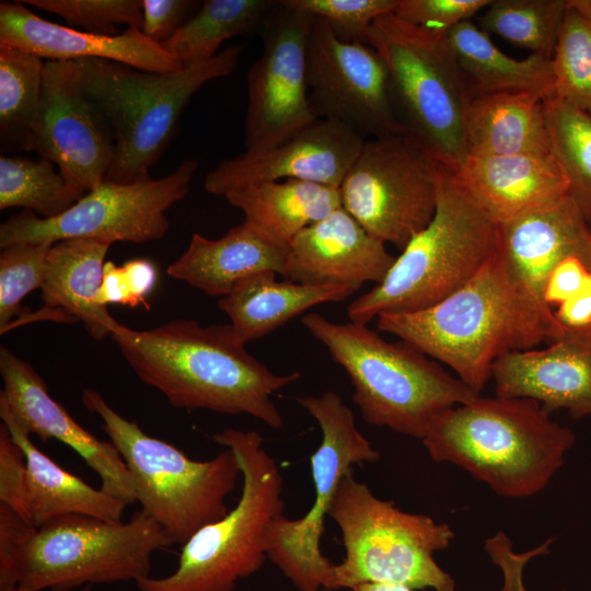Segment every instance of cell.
Masks as SVG:
<instances>
[{
    "label": "cell",
    "instance_id": "cell-47",
    "mask_svg": "<svg viewBox=\"0 0 591 591\" xmlns=\"http://www.w3.org/2000/svg\"><path fill=\"white\" fill-rule=\"evenodd\" d=\"M567 8L591 21V0H567Z\"/></svg>",
    "mask_w": 591,
    "mask_h": 591
},
{
    "label": "cell",
    "instance_id": "cell-34",
    "mask_svg": "<svg viewBox=\"0 0 591 591\" xmlns=\"http://www.w3.org/2000/svg\"><path fill=\"white\" fill-rule=\"evenodd\" d=\"M85 193L72 186L45 158L0 157V209L22 207L43 219L56 218Z\"/></svg>",
    "mask_w": 591,
    "mask_h": 591
},
{
    "label": "cell",
    "instance_id": "cell-25",
    "mask_svg": "<svg viewBox=\"0 0 591 591\" xmlns=\"http://www.w3.org/2000/svg\"><path fill=\"white\" fill-rule=\"evenodd\" d=\"M111 245L94 239H67L54 243L40 288L45 309L56 321H80L96 340L112 335L120 324L107 306L99 303L104 259Z\"/></svg>",
    "mask_w": 591,
    "mask_h": 591
},
{
    "label": "cell",
    "instance_id": "cell-9",
    "mask_svg": "<svg viewBox=\"0 0 591 591\" xmlns=\"http://www.w3.org/2000/svg\"><path fill=\"white\" fill-rule=\"evenodd\" d=\"M82 403L102 419L103 430L131 475L141 511L174 544H185L201 528L228 513L227 497L241 475L230 449L211 460H192L173 444L147 434L136 421L124 418L97 391L84 389Z\"/></svg>",
    "mask_w": 591,
    "mask_h": 591
},
{
    "label": "cell",
    "instance_id": "cell-8",
    "mask_svg": "<svg viewBox=\"0 0 591 591\" xmlns=\"http://www.w3.org/2000/svg\"><path fill=\"white\" fill-rule=\"evenodd\" d=\"M352 472L341 478L328 512L341 532L345 557L332 565L324 589L384 583L455 591L454 579L433 558L450 546L452 529L378 498Z\"/></svg>",
    "mask_w": 591,
    "mask_h": 591
},
{
    "label": "cell",
    "instance_id": "cell-40",
    "mask_svg": "<svg viewBox=\"0 0 591 591\" xmlns=\"http://www.w3.org/2000/svg\"><path fill=\"white\" fill-rule=\"evenodd\" d=\"M293 9L327 22L348 40L363 38L372 23L395 11L398 0H283Z\"/></svg>",
    "mask_w": 591,
    "mask_h": 591
},
{
    "label": "cell",
    "instance_id": "cell-5",
    "mask_svg": "<svg viewBox=\"0 0 591 591\" xmlns=\"http://www.w3.org/2000/svg\"><path fill=\"white\" fill-rule=\"evenodd\" d=\"M242 51V45H229L207 61L164 73L106 59L76 60L80 86L115 139L106 179L126 184L150 176L192 97L232 73Z\"/></svg>",
    "mask_w": 591,
    "mask_h": 591
},
{
    "label": "cell",
    "instance_id": "cell-20",
    "mask_svg": "<svg viewBox=\"0 0 591 591\" xmlns=\"http://www.w3.org/2000/svg\"><path fill=\"white\" fill-rule=\"evenodd\" d=\"M0 44L24 49L48 60L99 58L163 73L185 68L140 28L128 27L117 35L79 32L32 13L20 1L0 3Z\"/></svg>",
    "mask_w": 591,
    "mask_h": 591
},
{
    "label": "cell",
    "instance_id": "cell-10",
    "mask_svg": "<svg viewBox=\"0 0 591 591\" xmlns=\"http://www.w3.org/2000/svg\"><path fill=\"white\" fill-rule=\"evenodd\" d=\"M363 42L386 65L404 125L443 166L456 172L467 158L464 121L472 95L444 35L392 12L372 23Z\"/></svg>",
    "mask_w": 591,
    "mask_h": 591
},
{
    "label": "cell",
    "instance_id": "cell-4",
    "mask_svg": "<svg viewBox=\"0 0 591 591\" xmlns=\"http://www.w3.org/2000/svg\"><path fill=\"white\" fill-rule=\"evenodd\" d=\"M301 323L345 370L352 402L370 425L422 439L442 413L480 396L420 350L390 343L366 324L312 312Z\"/></svg>",
    "mask_w": 591,
    "mask_h": 591
},
{
    "label": "cell",
    "instance_id": "cell-30",
    "mask_svg": "<svg viewBox=\"0 0 591 591\" xmlns=\"http://www.w3.org/2000/svg\"><path fill=\"white\" fill-rule=\"evenodd\" d=\"M223 197L244 213V221L285 246L341 207L337 188L300 179L246 185Z\"/></svg>",
    "mask_w": 591,
    "mask_h": 591
},
{
    "label": "cell",
    "instance_id": "cell-46",
    "mask_svg": "<svg viewBox=\"0 0 591 591\" xmlns=\"http://www.w3.org/2000/svg\"><path fill=\"white\" fill-rule=\"evenodd\" d=\"M320 591H328V590L322 589ZM350 591H414V590L407 587L397 586V584L368 583V584H361L357 588H354Z\"/></svg>",
    "mask_w": 591,
    "mask_h": 591
},
{
    "label": "cell",
    "instance_id": "cell-17",
    "mask_svg": "<svg viewBox=\"0 0 591 591\" xmlns=\"http://www.w3.org/2000/svg\"><path fill=\"white\" fill-rule=\"evenodd\" d=\"M33 150L57 165L61 175L85 194L106 179L115 139L80 86L74 61L44 63Z\"/></svg>",
    "mask_w": 591,
    "mask_h": 591
},
{
    "label": "cell",
    "instance_id": "cell-43",
    "mask_svg": "<svg viewBox=\"0 0 591 591\" xmlns=\"http://www.w3.org/2000/svg\"><path fill=\"white\" fill-rule=\"evenodd\" d=\"M0 503L32 524L26 459L3 421L0 424Z\"/></svg>",
    "mask_w": 591,
    "mask_h": 591
},
{
    "label": "cell",
    "instance_id": "cell-29",
    "mask_svg": "<svg viewBox=\"0 0 591 591\" xmlns=\"http://www.w3.org/2000/svg\"><path fill=\"white\" fill-rule=\"evenodd\" d=\"M0 417L26 459L31 521L35 528L57 517L72 513L111 522L121 521L128 506L126 501L102 488L91 487L43 453L2 402Z\"/></svg>",
    "mask_w": 591,
    "mask_h": 591
},
{
    "label": "cell",
    "instance_id": "cell-23",
    "mask_svg": "<svg viewBox=\"0 0 591 591\" xmlns=\"http://www.w3.org/2000/svg\"><path fill=\"white\" fill-rule=\"evenodd\" d=\"M456 182L497 225L552 207L568 197V183L553 153L467 155Z\"/></svg>",
    "mask_w": 591,
    "mask_h": 591
},
{
    "label": "cell",
    "instance_id": "cell-19",
    "mask_svg": "<svg viewBox=\"0 0 591 591\" xmlns=\"http://www.w3.org/2000/svg\"><path fill=\"white\" fill-rule=\"evenodd\" d=\"M2 402L13 419L30 434L56 439L76 451L101 478V488L126 501L136 502L131 475L115 445L97 439L80 426L55 401L33 366L4 346L0 348Z\"/></svg>",
    "mask_w": 591,
    "mask_h": 591
},
{
    "label": "cell",
    "instance_id": "cell-37",
    "mask_svg": "<svg viewBox=\"0 0 591 591\" xmlns=\"http://www.w3.org/2000/svg\"><path fill=\"white\" fill-rule=\"evenodd\" d=\"M555 97L591 116V21L567 8L552 57Z\"/></svg>",
    "mask_w": 591,
    "mask_h": 591
},
{
    "label": "cell",
    "instance_id": "cell-36",
    "mask_svg": "<svg viewBox=\"0 0 591 591\" xmlns=\"http://www.w3.org/2000/svg\"><path fill=\"white\" fill-rule=\"evenodd\" d=\"M479 19L480 28L552 59L567 0H496Z\"/></svg>",
    "mask_w": 591,
    "mask_h": 591
},
{
    "label": "cell",
    "instance_id": "cell-26",
    "mask_svg": "<svg viewBox=\"0 0 591 591\" xmlns=\"http://www.w3.org/2000/svg\"><path fill=\"white\" fill-rule=\"evenodd\" d=\"M497 227L499 257L541 313L540 296L549 270L572 243L591 230L569 196Z\"/></svg>",
    "mask_w": 591,
    "mask_h": 591
},
{
    "label": "cell",
    "instance_id": "cell-7",
    "mask_svg": "<svg viewBox=\"0 0 591 591\" xmlns=\"http://www.w3.org/2000/svg\"><path fill=\"white\" fill-rule=\"evenodd\" d=\"M211 438L236 456L241 496L225 515L183 544L171 575L138 580L139 591H232L267 558L268 530L283 514L280 470L256 431L228 428Z\"/></svg>",
    "mask_w": 591,
    "mask_h": 591
},
{
    "label": "cell",
    "instance_id": "cell-44",
    "mask_svg": "<svg viewBox=\"0 0 591 591\" xmlns=\"http://www.w3.org/2000/svg\"><path fill=\"white\" fill-rule=\"evenodd\" d=\"M35 529L0 503V591L18 589L22 557Z\"/></svg>",
    "mask_w": 591,
    "mask_h": 591
},
{
    "label": "cell",
    "instance_id": "cell-21",
    "mask_svg": "<svg viewBox=\"0 0 591 591\" xmlns=\"http://www.w3.org/2000/svg\"><path fill=\"white\" fill-rule=\"evenodd\" d=\"M395 257L343 207L301 231L288 246L285 279L357 287L382 282Z\"/></svg>",
    "mask_w": 591,
    "mask_h": 591
},
{
    "label": "cell",
    "instance_id": "cell-33",
    "mask_svg": "<svg viewBox=\"0 0 591 591\" xmlns=\"http://www.w3.org/2000/svg\"><path fill=\"white\" fill-rule=\"evenodd\" d=\"M44 63L35 54L0 44L2 150H33V125L42 94Z\"/></svg>",
    "mask_w": 591,
    "mask_h": 591
},
{
    "label": "cell",
    "instance_id": "cell-45",
    "mask_svg": "<svg viewBox=\"0 0 591 591\" xmlns=\"http://www.w3.org/2000/svg\"><path fill=\"white\" fill-rule=\"evenodd\" d=\"M196 3L188 0H142V33L161 45L192 16Z\"/></svg>",
    "mask_w": 591,
    "mask_h": 591
},
{
    "label": "cell",
    "instance_id": "cell-38",
    "mask_svg": "<svg viewBox=\"0 0 591 591\" xmlns=\"http://www.w3.org/2000/svg\"><path fill=\"white\" fill-rule=\"evenodd\" d=\"M53 244L19 243L1 248L0 254V332L12 326L22 314L21 302L31 291L40 289Z\"/></svg>",
    "mask_w": 591,
    "mask_h": 591
},
{
    "label": "cell",
    "instance_id": "cell-31",
    "mask_svg": "<svg viewBox=\"0 0 591 591\" xmlns=\"http://www.w3.org/2000/svg\"><path fill=\"white\" fill-rule=\"evenodd\" d=\"M472 96L497 93H553L552 59L537 55L518 60L503 54L471 20L445 35Z\"/></svg>",
    "mask_w": 591,
    "mask_h": 591
},
{
    "label": "cell",
    "instance_id": "cell-18",
    "mask_svg": "<svg viewBox=\"0 0 591 591\" xmlns=\"http://www.w3.org/2000/svg\"><path fill=\"white\" fill-rule=\"evenodd\" d=\"M364 140L338 121L317 118L273 144L220 161L205 176L204 188L224 196L246 185L300 179L338 189Z\"/></svg>",
    "mask_w": 591,
    "mask_h": 591
},
{
    "label": "cell",
    "instance_id": "cell-12",
    "mask_svg": "<svg viewBox=\"0 0 591 591\" xmlns=\"http://www.w3.org/2000/svg\"><path fill=\"white\" fill-rule=\"evenodd\" d=\"M297 402L317 422L322 439L311 456L314 501L299 519L281 514L267 534V558L300 591L324 589L332 563L323 555L321 540L341 478L355 464L375 463L381 455L356 426L341 397L326 391Z\"/></svg>",
    "mask_w": 591,
    "mask_h": 591
},
{
    "label": "cell",
    "instance_id": "cell-32",
    "mask_svg": "<svg viewBox=\"0 0 591 591\" xmlns=\"http://www.w3.org/2000/svg\"><path fill=\"white\" fill-rule=\"evenodd\" d=\"M275 4L270 0H207L161 46L184 67L213 58L221 44L259 30Z\"/></svg>",
    "mask_w": 591,
    "mask_h": 591
},
{
    "label": "cell",
    "instance_id": "cell-2",
    "mask_svg": "<svg viewBox=\"0 0 591 591\" xmlns=\"http://www.w3.org/2000/svg\"><path fill=\"white\" fill-rule=\"evenodd\" d=\"M376 326L451 368L480 394L501 356L546 343L542 315L497 251L463 287L410 313H386Z\"/></svg>",
    "mask_w": 591,
    "mask_h": 591
},
{
    "label": "cell",
    "instance_id": "cell-28",
    "mask_svg": "<svg viewBox=\"0 0 591 591\" xmlns=\"http://www.w3.org/2000/svg\"><path fill=\"white\" fill-rule=\"evenodd\" d=\"M544 99L529 92L472 96L464 121L467 155L553 153Z\"/></svg>",
    "mask_w": 591,
    "mask_h": 591
},
{
    "label": "cell",
    "instance_id": "cell-14",
    "mask_svg": "<svg viewBox=\"0 0 591 591\" xmlns=\"http://www.w3.org/2000/svg\"><path fill=\"white\" fill-rule=\"evenodd\" d=\"M197 169V160L190 159L157 179L148 176L126 184L105 179L51 219L23 210L0 225V246L54 244L67 239H94L111 244L159 240L170 227L165 212L187 196Z\"/></svg>",
    "mask_w": 591,
    "mask_h": 591
},
{
    "label": "cell",
    "instance_id": "cell-48",
    "mask_svg": "<svg viewBox=\"0 0 591 591\" xmlns=\"http://www.w3.org/2000/svg\"><path fill=\"white\" fill-rule=\"evenodd\" d=\"M91 589H92V586H84L82 588L77 589L76 591H91ZM10 591H18V589H13Z\"/></svg>",
    "mask_w": 591,
    "mask_h": 591
},
{
    "label": "cell",
    "instance_id": "cell-16",
    "mask_svg": "<svg viewBox=\"0 0 591 591\" xmlns=\"http://www.w3.org/2000/svg\"><path fill=\"white\" fill-rule=\"evenodd\" d=\"M315 18L283 0L264 19L263 53L247 74L246 149L273 144L317 117L306 85V49Z\"/></svg>",
    "mask_w": 591,
    "mask_h": 591
},
{
    "label": "cell",
    "instance_id": "cell-41",
    "mask_svg": "<svg viewBox=\"0 0 591 591\" xmlns=\"http://www.w3.org/2000/svg\"><path fill=\"white\" fill-rule=\"evenodd\" d=\"M157 269L144 258H135L123 266L113 262L104 265L103 281L99 294V303L121 304L130 308L144 305L149 309L147 297L154 288Z\"/></svg>",
    "mask_w": 591,
    "mask_h": 591
},
{
    "label": "cell",
    "instance_id": "cell-42",
    "mask_svg": "<svg viewBox=\"0 0 591 591\" xmlns=\"http://www.w3.org/2000/svg\"><path fill=\"white\" fill-rule=\"evenodd\" d=\"M490 3L491 0H398L394 14L413 25L445 35Z\"/></svg>",
    "mask_w": 591,
    "mask_h": 591
},
{
    "label": "cell",
    "instance_id": "cell-24",
    "mask_svg": "<svg viewBox=\"0 0 591 591\" xmlns=\"http://www.w3.org/2000/svg\"><path fill=\"white\" fill-rule=\"evenodd\" d=\"M287 260L288 246L243 221L216 240L194 233L167 274L207 296L222 298L258 273L273 271L285 278Z\"/></svg>",
    "mask_w": 591,
    "mask_h": 591
},
{
    "label": "cell",
    "instance_id": "cell-27",
    "mask_svg": "<svg viewBox=\"0 0 591 591\" xmlns=\"http://www.w3.org/2000/svg\"><path fill=\"white\" fill-rule=\"evenodd\" d=\"M263 271L239 282L218 301L243 343L259 339L309 309L346 300L358 288L344 283L308 285Z\"/></svg>",
    "mask_w": 591,
    "mask_h": 591
},
{
    "label": "cell",
    "instance_id": "cell-13",
    "mask_svg": "<svg viewBox=\"0 0 591 591\" xmlns=\"http://www.w3.org/2000/svg\"><path fill=\"white\" fill-rule=\"evenodd\" d=\"M440 167L410 131L368 138L338 188L341 207L402 251L433 218Z\"/></svg>",
    "mask_w": 591,
    "mask_h": 591
},
{
    "label": "cell",
    "instance_id": "cell-35",
    "mask_svg": "<svg viewBox=\"0 0 591 591\" xmlns=\"http://www.w3.org/2000/svg\"><path fill=\"white\" fill-rule=\"evenodd\" d=\"M544 112L551 147L568 183V196L591 230V116L548 95Z\"/></svg>",
    "mask_w": 591,
    "mask_h": 591
},
{
    "label": "cell",
    "instance_id": "cell-22",
    "mask_svg": "<svg viewBox=\"0 0 591 591\" xmlns=\"http://www.w3.org/2000/svg\"><path fill=\"white\" fill-rule=\"evenodd\" d=\"M491 378L496 396L531 398L575 419L591 416V338L506 354L495 361Z\"/></svg>",
    "mask_w": 591,
    "mask_h": 591
},
{
    "label": "cell",
    "instance_id": "cell-3",
    "mask_svg": "<svg viewBox=\"0 0 591 591\" xmlns=\"http://www.w3.org/2000/svg\"><path fill=\"white\" fill-rule=\"evenodd\" d=\"M549 415L531 398L478 396L442 413L421 441L433 461L463 468L497 495L526 498L547 486L575 442Z\"/></svg>",
    "mask_w": 591,
    "mask_h": 591
},
{
    "label": "cell",
    "instance_id": "cell-11",
    "mask_svg": "<svg viewBox=\"0 0 591 591\" xmlns=\"http://www.w3.org/2000/svg\"><path fill=\"white\" fill-rule=\"evenodd\" d=\"M174 544L143 511L128 522L85 514L57 517L36 528L22 557L18 591H70L150 577L151 556Z\"/></svg>",
    "mask_w": 591,
    "mask_h": 591
},
{
    "label": "cell",
    "instance_id": "cell-15",
    "mask_svg": "<svg viewBox=\"0 0 591 591\" xmlns=\"http://www.w3.org/2000/svg\"><path fill=\"white\" fill-rule=\"evenodd\" d=\"M306 85L317 118L338 121L364 139L409 131L379 53L360 39L341 38L318 18L308 42Z\"/></svg>",
    "mask_w": 591,
    "mask_h": 591
},
{
    "label": "cell",
    "instance_id": "cell-39",
    "mask_svg": "<svg viewBox=\"0 0 591 591\" xmlns=\"http://www.w3.org/2000/svg\"><path fill=\"white\" fill-rule=\"evenodd\" d=\"M23 4L62 18L73 26L100 35H117V25L142 27L140 0H23Z\"/></svg>",
    "mask_w": 591,
    "mask_h": 591
},
{
    "label": "cell",
    "instance_id": "cell-1",
    "mask_svg": "<svg viewBox=\"0 0 591 591\" xmlns=\"http://www.w3.org/2000/svg\"><path fill=\"white\" fill-rule=\"evenodd\" d=\"M111 336L140 381L173 407L246 414L273 429L282 427L273 395L300 373L271 372L230 324L202 326L179 318L143 331L119 324Z\"/></svg>",
    "mask_w": 591,
    "mask_h": 591
},
{
    "label": "cell",
    "instance_id": "cell-6",
    "mask_svg": "<svg viewBox=\"0 0 591 591\" xmlns=\"http://www.w3.org/2000/svg\"><path fill=\"white\" fill-rule=\"evenodd\" d=\"M497 245V224L441 164L433 218L395 257L382 282L347 306V316L368 325L381 314L429 308L470 281Z\"/></svg>",
    "mask_w": 591,
    "mask_h": 591
}]
</instances>
